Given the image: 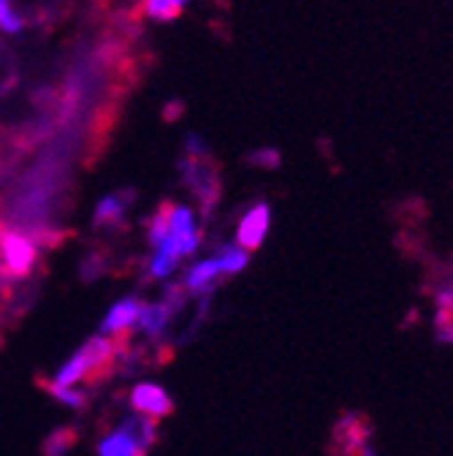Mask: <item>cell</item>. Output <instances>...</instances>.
Wrapping results in <instances>:
<instances>
[{
	"label": "cell",
	"instance_id": "cell-7",
	"mask_svg": "<svg viewBox=\"0 0 453 456\" xmlns=\"http://www.w3.org/2000/svg\"><path fill=\"white\" fill-rule=\"evenodd\" d=\"M266 228H269V207L266 204H255L239 223V232H237V245L245 248L247 253H253L255 248H261L263 237H266Z\"/></svg>",
	"mask_w": 453,
	"mask_h": 456
},
{
	"label": "cell",
	"instance_id": "cell-19",
	"mask_svg": "<svg viewBox=\"0 0 453 456\" xmlns=\"http://www.w3.org/2000/svg\"><path fill=\"white\" fill-rule=\"evenodd\" d=\"M22 25H25V20L14 12L12 0H0V30L17 33V30H22Z\"/></svg>",
	"mask_w": 453,
	"mask_h": 456
},
{
	"label": "cell",
	"instance_id": "cell-18",
	"mask_svg": "<svg viewBox=\"0 0 453 456\" xmlns=\"http://www.w3.org/2000/svg\"><path fill=\"white\" fill-rule=\"evenodd\" d=\"M185 4L188 0H147V14L152 20L166 22V20H174L185 9Z\"/></svg>",
	"mask_w": 453,
	"mask_h": 456
},
{
	"label": "cell",
	"instance_id": "cell-6",
	"mask_svg": "<svg viewBox=\"0 0 453 456\" xmlns=\"http://www.w3.org/2000/svg\"><path fill=\"white\" fill-rule=\"evenodd\" d=\"M225 280V274L220 272L217 261L214 258H206V261H198L188 274H185V291L190 297H212L217 289H220V282Z\"/></svg>",
	"mask_w": 453,
	"mask_h": 456
},
{
	"label": "cell",
	"instance_id": "cell-1",
	"mask_svg": "<svg viewBox=\"0 0 453 456\" xmlns=\"http://www.w3.org/2000/svg\"><path fill=\"white\" fill-rule=\"evenodd\" d=\"M331 453L334 456H375L372 424L364 413H345L334 424Z\"/></svg>",
	"mask_w": 453,
	"mask_h": 456
},
{
	"label": "cell",
	"instance_id": "cell-17",
	"mask_svg": "<svg viewBox=\"0 0 453 456\" xmlns=\"http://www.w3.org/2000/svg\"><path fill=\"white\" fill-rule=\"evenodd\" d=\"M85 372H87V367H85V362H82L79 354H77V356H71V359L66 362V367L58 372V378H54L52 383H54V386H61V388H74V386L85 378Z\"/></svg>",
	"mask_w": 453,
	"mask_h": 456
},
{
	"label": "cell",
	"instance_id": "cell-13",
	"mask_svg": "<svg viewBox=\"0 0 453 456\" xmlns=\"http://www.w3.org/2000/svg\"><path fill=\"white\" fill-rule=\"evenodd\" d=\"M79 440V432L74 427H61V429H54L44 445H41V456H69V451L77 445Z\"/></svg>",
	"mask_w": 453,
	"mask_h": 456
},
{
	"label": "cell",
	"instance_id": "cell-21",
	"mask_svg": "<svg viewBox=\"0 0 453 456\" xmlns=\"http://www.w3.org/2000/svg\"><path fill=\"white\" fill-rule=\"evenodd\" d=\"M0 342H4V339H0Z\"/></svg>",
	"mask_w": 453,
	"mask_h": 456
},
{
	"label": "cell",
	"instance_id": "cell-11",
	"mask_svg": "<svg viewBox=\"0 0 453 456\" xmlns=\"http://www.w3.org/2000/svg\"><path fill=\"white\" fill-rule=\"evenodd\" d=\"M174 209H177V207H174L172 201H163V204L155 209V215L147 220V240H150L152 248H160V245L166 242V237H168V225H172Z\"/></svg>",
	"mask_w": 453,
	"mask_h": 456
},
{
	"label": "cell",
	"instance_id": "cell-10",
	"mask_svg": "<svg viewBox=\"0 0 453 456\" xmlns=\"http://www.w3.org/2000/svg\"><path fill=\"white\" fill-rule=\"evenodd\" d=\"M437 339L440 342H453V282L437 294Z\"/></svg>",
	"mask_w": 453,
	"mask_h": 456
},
{
	"label": "cell",
	"instance_id": "cell-12",
	"mask_svg": "<svg viewBox=\"0 0 453 456\" xmlns=\"http://www.w3.org/2000/svg\"><path fill=\"white\" fill-rule=\"evenodd\" d=\"M214 261H217V266H220V272H222L225 277H234V274H239V272L247 266L250 253H247L245 248H239V245H222V248L214 253Z\"/></svg>",
	"mask_w": 453,
	"mask_h": 456
},
{
	"label": "cell",
	"instance_id": "cell-14",
	"mask_svg": "<svg viewBox=\"0 0 453 456\" xmlns=\"http://www.w3.org/2000/svg\"><path fill=\"white\" fill-rule=\"evenodd\" d=\"M109 269H111V266H109V250L95 248V250H90V253L82 258V264H79V277H82L85 282H95V280H101Z\"/></svg>",
	"mask_w": 453,
	"mask_h": 456
},
{
	"label": "cell",
	"instance_id": "cell-4",
	"mask_svg": "<svg viewBox=\"0 0 453 456\" xmlns=\"http://www.w3.org/2000/svg\"><path fill=\"white\" fill-rule=\"evenodd\" d=\"M166 242H172L182 253V258H188V256H193L198 250L201 234H198V228H196V217H193V212L188 207H177L174 209Z\"/></svg>",
	"mask_w": 453,
	"mask_h": 456
},
{
	"label": "cell",
	"instance_id": "cell-20",
	"mask_svg": "<svg viewBox=\"0 0 453 456\" xmlns=\"http://www.w3.org/2000/svg\"><path fill=\"white\" fill-rule=\"evenodd\" d=\"M247 160L255 163V166H269V168H277V166H279V155H277L274 150H258V152H253Z\"/></svg>",
	"mask_w": 453,
	"mask_h": 456
},
{
	"label": "cell",
	"instance_id": "cell-16",
	"mask_svg": "<svg viewBox=\"0 0 453 456\" xmlns=\"http://www.w3.org/2000/svg\"><path fill=\"white\" fill-rule=\"evenodd\" d=\"M185 299H188V291H185V285L182 282H168L166 289H163V297H160V307L166 310L168 321H172L182 307H185Z\"/></svg>",
	"mask_w": 453,
	"mask_h": 456
},
{
	"label": "cell",
	"instance_id": "cell-8",
	"mask_svg": "<svg viewBox=\"0 0 453 456\" xmlns=\"http://www.w3.org/2000/svg\"><path fill=\"white\" fill-rule=\"evenodd\" d=\"M117 432H123V435L136 445L139 456H147V451L155 445V437H158V421L133 413V416H125V419H123V424H120Z\"/></svg>",
	"mask_w": 453,
	"mask_h": 456
},
{
	"label": "cell",
	"instance_id": "cell-2",
	"mask_svg": "<svg viewBox=\"0 0 453 456\" xmlns=\"http://www.w3.org/2000/svg\"><path fill=\"white\" fill-rule=\"evenodd\" d=\"M4 269L9 272V277L14 282L28 280L38 269V253H36L33 242H28L20 232H14V228H9L4 237Z\"/></svg>",
	"mask_w": 453,
	"mask_h": 456
},
{
	"label": "cell",
	"instance_id": "cell-5",
	"mask_svg": "<svg viewBox=\"0 0 453 456\" xmlns=\"http://www.w3.org/2000/svg\"><path fill=\"white\" fill-rule=\"evenodd\" d=\"M131 408L139 413V416H147V419H163L174 411V403L163 394L160 386H152V383H142L131 391Z\"/></svg>",
	"mask_w": 453,
	"mask_h": 456
},
{
	"label": "cell",
	"instance_id": "cell-15",
	"mask_svg": "<svg viewBox=\"0 0 453 456\" xmlns=\"http://www.w3.org/2000/svg\"><path fill=\"white\" fill-rule=\"evenodd\" d=\"M98 456H139V451L123 432H115L98 443Z\"/></svg>",
	"mask_w": 453,
	"mask_h": 456
},
{
	"label": "cell",
	"instance_id": "cell-9",
	"mask_svg": "<svg viewBox=\"0 0 453 456\" xmlns=\"http://www.w3.org/2000/svg\"><path fill=\"white\" fill-rule=\"evenodd\" d=\"M136 313H139V299H136V297L123 299L117 307H111V310H109V315L103 318V323H101V334H103V337H109V334H117V331L133 329V323H136Z\"/></svg>",
	"mask_w": 453,
	"mask_h": 456
},
{
	"label": "cell",
	"instance_id": "cell-3",
	"mask_svg": "<svg viewBox=\"0 0 453 456\" xmlns=\"http://www.w3.org/2000/svg\"><path fill=\"white\" fill-rule=\"evenodd\" d=\"M136 201V191H120L106 196L98 207H95V217H93V228L98 234H123L125 232V215Z\"/></svg>",
	"mask_w": 453,
	"mask_h": 456
}]
</instances>
